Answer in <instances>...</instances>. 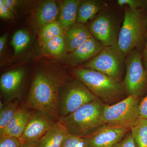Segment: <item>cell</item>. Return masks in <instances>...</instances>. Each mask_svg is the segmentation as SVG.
I'll return each mask as SVG.
<instances>
[{"mask_svg": "<svg viewBox=\"0 0 147 147\" xmlns=\"http://www.w3.org/2000/svg\"><path fill=\"white\" fill-rule=\"evenodd\" d=\"M130 129L103 124L88 137L84 138L88 147H113Z\"/></svg>", "mask_w": 147, "mask_h": 147, "instance_id": "cell-11", "label": "cell"}, {"mask_svg": "<svg viewBox=\"0 0 147 147\" xmlns=\"http://www.w3.org/2000/svg\"><path fill=\"white\" fill-rule=\"evenodd\" d=\"M105 47L101 42L92 36L84 44L66 56L67 63L77 65L88 61L98 54Z\"/></svg>", "mask_w": 147, "mask_h": 147, "instance_id": "cell-12", "label": "cell"}, {"mask_svg": "<svg viewBox=\"0 0 147 147\" xmlns=\"http://www.w3.org/2000/svg\"><path fill=\"white\" fill-rule=\"evenodd\" d=\"M74 76L102 101L113 102L122 97L125 91L123 84L104 74L89 69H74Z\"/></svg>", "mask_w": 147, "mask_h": 147, "instance_id": "cell-4", "label": "cell"}, {"mask_svg": "<svg viewBox=\"0 0 147 147\" xmlns=\"http://www.w3.org/2000/svg\"><path fill=\"white\" fill-rule=\"evenodd\" d=\"M126 71L123 85L129 95L140 97L147 89V68L142 61V52L134 49L126 55Z\"/></svg>", "mask_w": 147, "mask_h": 147, "instance_id": "cell-8", "label": "cell"}, {"mask_svg": "<svg viewBox=\"0 0 147 147\" xmlns=\"http://www.w3.org/2000/svg\"><path fill=\"white\" fill-rule=\"evenodd\" d=\"M58 120L47 113L36 111L31 115L24 133L20 137L22 144L36 146Z\"/></svg>", "mask_w": 147, "mask_h": 147, "instance_id": "cell-10", "label": "cell"}, {"mask_svg": "<svg viewBox=\"0 0 147 147\" xmlns=\"http://www.w3.org/2000/svg\"><path fill=\"white\" fill-rule=\"evenodd\" d=\"M69 134L65 126L58 120L40 139L36 147H61Z\"/></svg>", "mask_w": 147, "mask_h": 147, "instance_id": "cell-16", "label": "cell"}, {"mask_svg": "<svg viewBox=\"0 0 147 147\" xmlns=\"http://www.w3.org/2000/svg\"><path fill=\"white\" fill-rule=\"evenodd\" d=\"M88 27L92 36L105 47L117 45L118 26L116 18L110 12L100 11Z\"/></svg>", "mask_w": 147, "mask_h": 147, "instance_id": "cell-9", "label": "cell"}, {"mask_svg": "<svg viewBox=\"0 0 147 147\" xmlns=\"http://www.w3.org/2000/svg\"><path fill=\"white\" fill-rule=\"evenodd\" d=\"M7 34H5L0 38V53L2 54L5 47L7 40Z\"/></svg>", "mask_w": 147, "mask_h": 147, "instance_id": "cell-33", "label": "cell"}, {"mask_svg": "<svg viewBox=\"0 0 147 147\" xmlns=\"http://www.w3.org/2000/svg\"><path fill=\"white\" fill-rule=\"evenodd\" d=\"M20 108L17 101L10 102L4 106L0 112V136L4 133L5 129L11 118Z\"/></svg>", "mask_w": 147, "mask_h": 147, "instance_id": "cell-23", "label": "cell"}, {"mask_svg": "<svg viewBox=\"0 0 147 147\" xmlns=\"http://www.w3.org/2000/svg\"><path fill=\"white\" fill-rule=\"evenodd\" d=\"M106 6V4L102 1L88 0L81 1L77 11L76 22L85 24L92 20Z\"/></svg>", "mask_w": 147, "mask_h": 147, "instance_id": "cell-18", "label": "cell"}, {"mask_svg": "<svg viewBox=\"0 0 147 147\" xmlns=\"http://www.w3.org/2000/svg\"><path fill=\"white\" fill-rule=\"evenodd\" d=\"M22 143L19 138L3 135L0 138V147H21Z\"/></svg>", "mask_w": 147, "mask_h": 147, "instance_id": "cell-28", "label": "cell"}, {"mask_svg": "<svg viewBox=\"0 0 147 147\" xmlns=\"http://www.w3.org/2000/svg\"><path fill=\"white\" fill-rule=\"evenodd\" d=\"M21 147H36V146H31V145L22 144Z\"/></svg>", "mask_w": 147, "mask_h": 147, "instance_id": "cell-35", "label": "cell"}, {"mask_svg": "<svg viewBox=\"0 0 147 147\" xmlns=\"http://www.w3.org/2000/svg\"><path fill=\"white\" fill-rule=\"evenodd\" d=\"M26 71L23 69H17L7 71L1 75L0 87L5 96L12 99L18 93L23 84Z\"/></svg>", "mask_w": 147, "mask_h": 147, "instance_id": "cell-13", "label": "cell"}, {"mask_svg": "<svg viewBox=\"0 0 147 147\" xmlns=\"http://www.w3.org/2000/svg\"><path fill=\"white\" fill-rule=\"evenodd\" d=\"M142 61L145 68H147V36L144 48L142 52Z\"/></svg>", "mask_w": 147, "mask_h": 147, "instance_id": "cell-34", "label": "cell"}, {"mask_svg": "<svg viewBox=\"0 0 147 147\" xmlns=\"http://www.w3.org/2000/svg\"><path fill=\"white\" fill-rule=\"evenodd\" d=\"M65 83L63 76L58 73L50 71L38 72L29 91L28 107L59 120L60 92Z\"/></svg>", "mask_w": 147, "mask_h": 147, "instance_id": "cell-1", "label": "cell"}, {"mask_svg": "<svg viewBox=\"0 0 147 147\" xmlns=\"http://www.w3.org/2000/svg\"><path fill=\"white\" fill-rule=\"evenodd\" d=\"M104 105L102 100L97 98L68 115L60 117L59 120L69 134L86 138L104 124L102 120Z\"/></svg>", "mask_w": 147, "mask_h": 147, "instance_id": "cell-3", "label": "cell"}, {"mask_svg": "<svg viewBox=\"0 0 147 147\" xmlns=\"http://www.w3.org/2000/svg\"><path fill=\"white\" fill-rule=\"evenodd\" d=\"M139 118L147 119V95L139 103Z\"/></svg>", "mask_w": 147, "mask_h": 147, "instance_id": "cell-31", "label": "cell"}, {"mask_svg": "<svg viewBox=\"0 0 147 147\" xmlns=\"http://www.w3.org/2000/svg\"><path fill=\"white\" fill-rule=\"evenodd\" d=\"M113 147H136L131 132H128L121 141Z\"/></svg>", "mask_w": 147, "mask_h": 147, "instance_id": "cell-29", "label": "cell"}, {"mask_svg": "<svg viewBox=\"0 0 147 147\" xmlns=\"http://www.w3.org/2000/svg\"><path fill=\"white\" fill-rule=\"evenodd\" d=\"M61 147H88V146L84 138L69 134Z\"/></svg>", "mask_w": 147, "mask_h": 147, "instance_id": "cell-25", "label": "cell"}, {"mask_svg": "<svg viewBox=\"0 0 147 147\" xmlns=\"http://www.w3.org/2000/svg\"><path fill=\"white\" fill-rule=\"evenodd\" d=\"M145 8L131 9L126 7L117 45L126 55L134 49L143 52L147 36Z\"/></svg>", "mask_w": 147, "mask_h": 147, "instance_id": "cell-2", "label": "cell"}, {"mask_svg": "<svg viewBox=\"0 0 147 147\" xmlns=\"http://www.w3.org/2000/svg\"><path fill=\"white\" fill-rule=\"evenodd\" d=\"M126 57L118 45L105 47L82 67L101 72L120 81L125 65Z\"/></svg>", "mask_w": 147, "mask_h": 147, "instance_id": "cell-6", "label": "cell"}, {"mask_svg": "<svg viewBox=\"0 0 147 147\" xmlns=\"http://www.w3.org/2000/svg\"><path fill=\"white\" fill-rule=\"evenodd\" d=\"M97 98L79 80L65 82L60 92V117L68 115Z\"/></svg>", "mask_w": 147, "mask_h": 147, "instance_id": "cell-7", "label": "cell"}, {"mask_svg": "<svg viewBox=\"0 0 147 147\" xmlns=\"http://www.w3.org/2000/svg\"><path fill=\"white\" fill-rule=\"evenodd\" d=\"M29 33L24 30H18L13 35L10 44L13 47L14 55H17L28 47L30 42Z\"/></svg>", "mask_w": 147, "mask_h": 147, "instance_id": "cell-22", "label": "cell"}, {"mask_svg": "<svg viewBox=\"0 0 147 147\" xmlns=\"http://www.w3.org/2000/svg\"><path fill=\"white\" fill-rule=\"evenodd\" d=\"M29 112L28 110H27L26 108L20 107L18 111L15 113L14 115L13 116V117L9 122L5 129L4 133L3 135H7L10 131L14 128L24 118V117Z\"/></svg>", "mask_w": 147, "mask_h": 147, "instance_id": "cell-24", "label": "cell"}, {"mask_svg": "<svg viewBox=\"0 0 147 147\" xmlns=\"http://www.w3.org/2000/svg\"><path fill=\"white\" fill-rule=\"evenodd\" d=\"M41 47L44 54L57 57L65 56L67 52L64 36L54 38Z\"/></svg>", "mask_w": 147, "mask_h": 147, "instance_id": "cell-21", "label": "cell"}, {"mask_svg": "<svg viewBox=\"0 0 147 147\" xmlns=\"http://www.w3.org/2000/svg\"><path fill=\"white\" fill-rule=\"evenodd\" d=\"M4 2L13 13H16V9L20 5V2L16 0H3Z\"/></svg>", "mask_w": 147, "mask_h": 147, "instance_id": "cell-32", "label": "cell"}, {"mask_svg": "<svg viewBox=\"0 0 147 147\" xmlns=\"http://www.w3.org/2000/svg\"><path fill=\"white\" fill-rule=\"evenodd\" d=\"M117 3L120 6L125 5L131 9L145 8L147 5L145 0H118Z\"/></svg>", "mask_w": 147, "mask_h": 147, "instance_id": "cell-27", "label": "cell"}, {"mask_svg": "<svg viewBox=\"0 0 147 147\" xmlns=\"http://www.w3.org/2000/svg\"><path fill=\"white\" fill-rule=\"evenodd\" d=\"M92 36L88 26L76 22L65 32L64 38L67 52L72 53Z\"/></svg>", "mask_w": 147, "mask_h": 147, "instance_id": "cell-14", "label": "cell"}, {"mask_svg": "<svg viewBox=\"0 0 147 147\" xmlns=\"http://www.w3.org/2000/svg\"><path fill=\"white\" fill-rule=\"evenodd\" d=\"M81 1L66 0L59 2L60 12L57 22L64 32L76 23L77 11Z\"/></svg>", "mask_w": 147, "mask_h": 147, "instance_id": "cell-17", "label": "cell"}, {"mask_svg": "<svg viewBox=\"0 0 147 147\" xmlns=\"http://www.w3.org/2000/svg\"><path fill=\"white\" fill-rule=\"evenodd\" d=\"M59 12V7L55 1L43 2L35 10L33 17L34 24L40 30L47 24L57 21Z\"/></svg>", "mask_w": 147, "mask_h": 147, "instance_id": "cell-15", "label": "cell"}, {"mask_svg": "<svg viewBox=\"0 0 147 147\" xmlns=\"http://www.w3.org/2000/svg\"><path fill=\"white\" fill-rule=\"evenodd\" d=\"M146 27L147 29V16H146Z\"/></svg>", "mask_w": 147, "mask_h": 147, "instance_id": "cell-36", "label": "cell"}, {"mask_svg": "<svg viewBox=\"0 0 147 147\" xmlns=\"http://www.w3.org/2000/svg\"><path fill=\"white\" fill-rule=\"evenodd\" d=\"M130 131L136 147H147V119L139 118Z\"/></svg>", "mask_w": 147, "mask_h": 147, "instance_id": "cell-19", "label": "cell"}, {"mask_svg": "<svg viewBox=\"0 0 147 147\" xmlns=\"http://www.w3.org/2000/svg\"><path fill=\"white\" fill-rule=\"evenodd\" d=\"M139 97L133 95L116 104H105L102 109L103 123L110 126L130 129L140 118L139 108Z\"/></svg>", "mask_w": 147, "mask_h": 147, "instance_id": "cell-5", "label": "cell"}, {"mask_svg": "<svg viewBox=\"0 0 147 147\" xmlns=\"http://www.w3.org/2000/svg\"><path fill=\"white\" fill-rule=\"evenodd\" d=\"M13 12L7 6L3 0H0V17L4 20H9L14 18Z\"/></svg>", "mask_w": 147, "mask_h": 147, "instance_id": "cell-30", "label": "cell"}, {"mask_svg": "<svg viewBox=\"0 0 147 147\" xmlns=\"http://www.w3.org/2000/svg\"><path fill=\"white\" fill-rule=\"evenodd\" d=\"M65 32L60 24L57 22H53L46 25L39 32L38 42L40 47L51 39L59 36H64Z\"/></svg>", "mask_w": 147, "mask_h": 147, "instance_id": "cell-20", "label": "cell"}, {"mask_svg": "<svg viewBox=\"0 0 147 147\" xmlns=\"http://www.w3.org/2000/svg\"><path fill=\"white\" fill-rule=\"evenodd\" d=\"M31 115V113L29 112L18 124L10 131L7 135H8L15 138H20L26 127Z\"/></svg>", "mask_w": 147, "mask_h": 147, "instance_id": "cell-26", "label": "cell"}]
</instances>
